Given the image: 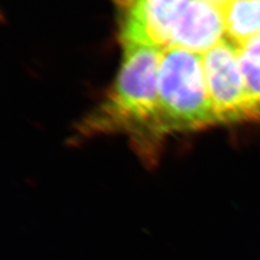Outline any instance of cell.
<instances>
[{
    "label": "cell",
    "mask_w": 260,
    "mask_h": 260,
    "mask_svg": "<svg viewBox=\"0 0 260 260\" xmlns=\"http://www.w3.org/2000/svg\"><path fill=\"white\" fill-rule=\"evenodd\" d=\"M240 62L256 120H260V65L249 63L241 59Z\"/></svg>",
    "instance_id": "cell-6"
},
{
    "label": "cell",
    "mask_w": 260,
    "mask_h": 260,
    "mask_svg": "<svg viewBox=\"0 0 260 260\" xmlns=\"http://www.w3.org/2000/svg\"><path fill=\"white\" fill-rule=\"evenodd\" d=\"M109 100L94 118L101 128L150 129L161 132L158 112V77L162 49L127 45Z\"/></svg>",
    "instance_id": "cell-1"
},
{
    "label": "cell",
    "mask_w": 260,
    "mask_h": 260,
    "mask_svg": "<svg viewBox=\"0 0 260 260\" xmlns=\"http://www.w3.org/2000/svg\"><path fill=\"white\" fill-rule=\"evenodd\" d=\"M222 13L226 35L238 47L260 35V0H230Z\"/></svg>",
    "instance_id": "cell-5"
},
{
    "label": "cell",
    "mask_w": 260,
    "mask_h": 260,
    "mask_svg": "<svg viewBox=\"0 0 260 260\" xmlns=\"http://www.w3.org/2000/svg\"><path fill=\"white\" fill-rule=\"evenodd\" d=\"M210 2L214 3V4L217 5L218 7H220L221 9H222V8H223L228 3H229L230 0H210Z\"/></svg>",
    "instance_id": "cell-8"
},
{
    "label": "cell",
    "mask_w": 260,
    "mask_h": 260,
    "mask_svg": "<svg viewBox=\"0 0 260 260\" xmlns=\"http://www.w3.org/2000/svg\"><path fill=\"white\" fill-rule=\"evenodd\" d=\"M225 24L220 7L210 0H183L174 24L169 47L198 54L206 53L223 40Z\"/></svg>",
    "instance_id": "cell-4"
},
{
    "label": "cell",
    "mask_w": 260,
    "mask_h": 260,
    "mask_svg": "<svg viewBox=\"0 0 260 260\" xmlns=\"http://www.w3.org/2000/svg\"><path fill=\"white\" fill-rule=\"evenodd\" d=\"M202 59L217 123L256 120L246 90L238 47L223 39Z\"/></svg>",
    "instance_id": "cell-3"
},
{
    "label": "cell",
    "mask_w": 260,
    "mask_h": 260,
    "mask_svg": "<svg viewBox=\"0 0 260 260\" xmlns=\"http://www.w3.org/2000/svg\"><path fill=\"white\" fill-rule=\"evenodd\" d=\"M238 49L241 60L260 65V35L249 39Z\"/></svg>",
    "instance_id": "cell-7"
},
{
    "label": "cell",
    "mask_w": 260,
    "mask_h": 260,
    "mask_svg": "<svg viewBox=\"0 0 260 260\" xmlns=\"http://www.w3.org/2000/svg\"><path fill=\"white\" fill-rule=\"evenodd\" d=\"M158 112L161 132L193 130L217 123L200 54L176 47L162 51Z\"/></svg>",
    "instance_id": "cell-2"
}]
</instances>
